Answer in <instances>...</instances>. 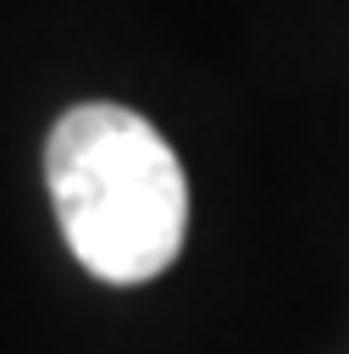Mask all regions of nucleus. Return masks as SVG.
I'll list each match as a JSON object with an SVG mask.
<instances>
[{
	"label": "nucleus",
	"mask_w": 349,
	"mask_h": 354,
	"mask_svg": "<svg viewBox=\"0 0 349 354\" xmlns=\"http://www.w3.org/2000/svg\"><path fill=\"white\" fill-rule=\"evenodd\" d=\"M44 183L55 221L83 271L133 288L161 277L188 232V177L161 138L127 105H72L44 144Z\"/></svg>",
	"instance_id": "nucleus-1"
}]
</instances>
